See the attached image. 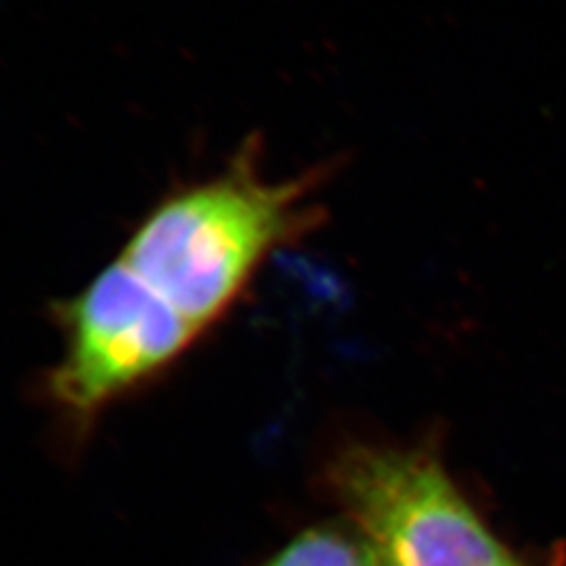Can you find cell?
I'll return each instance as SVG.
<instances>
[{
	"mask_svg": "<svg viewBox=\"0 0 566 566\" xmlns=\"http://www.w3.org/2000/svg\"><path fill=\"white\" fill-rule=\"evenodd\" d=\"M259 160L250 142L223 172L170 191L122 248V261L198 332L238 301L273 250L322 219V175L271 181Z\"/></svg>",
	"mask_w": 566,
	"mask_h": 566,
	"instance_id": "1",
	"label": "cell"
},
{
	"mask_svg": "<svg viewBox=\"0 0 566 566\" xmlns=\"http://www.w3.org/2000/svg\"><path fill=\"white\" fill-rule=\"evenodd\" d=\"M332 481L385 566H518L424 455L350 447Z\"/></svg>",
	"mask_w": 566,
	"mask_h": 566,
	"instance_id": "2",
	"label": "cell"
},
{
	"mask_svg": "<svg viewBox=\"0 0 566 566\" xmlns=\"http://www.w3.org/2000/svg\"><path fill=\"white\" fill-rule=\"evenodd\" d=\"M60 322L65 348L51 395L76 420L158 374L200 334L122 259L61 304Z\"/></svg>",
	"mask_w": 566,
	"mask_h": 566,
	"instance_id": "3",
	"label": "cell"
},
{
	"mask_svg": "<svg viewBox=\"0 0 566 566\" xmlns=\"http://www.w3.org/2000/svg\"><path fill=\"white\" fill-rule=\"evenodd\" d=\"M263 566H382L367 539L338 526L304 531Z\"/></svg>",
	"mask_w": 566,
	"mask_h": 566,
	"instance_id": "4",
	"label": "cell"
},
{
	"mask_svg": "<svg viewBox=\"0 0 566 566\" xmlns=\"http://www.w3.org/2000/svg\"><path fill=\"white\" fill-rule=\"evenodd\" d=\"M380 565H382V563H380ZM382 566H385V565H382Z\"/></svg>",
	"mask_w": 566,
	"mask_h": 566,
	"instance_id": "5",
	"label": "cell"
}]
</instances>
